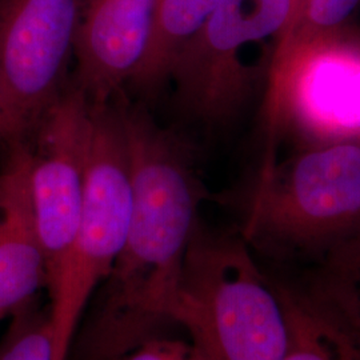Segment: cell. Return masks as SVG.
<instances>
[{"label":"cell","instance_id":"6da1fadb","mask_svg":"<svg viewBox=\"0 0 360 360\" xmlns=\"http://www.w3.org/2000/svg\"><path fill=\"white\" fill-rule=\"evenodd\" d=\"M239 235L193 229L172 307L206 360H283L287 311L274 279Z\"/></svg>","mask_w":360,"mask_h":360},{"label":"cell","instance_id":"7a4b0ae2","mask_svg":"<svg viewBox=\"0 0 360 360\" xmlns=\"http://www.w3.org/2000/svg\"><path fill=\"white\" fill-rule=\"evenodd\" d=\"M238 200L239 233L251 250L318 260L360 232V139L264 160Z\"/></svg>","mask_w":360,"mask_h":360},{"label":"cell","instance_id":"3957f363","mask_svg":"<svg viewBox=\"0 0 360 360\" xmlns=\"http://www.w3.org/2000/svg\"><path fill=\"white\" fill-rule=\"evenodd\" d=\"M129 153L131 217L114 271L135 287L179 279L203 187L190 144L142 107L117 102Z\"/></svg>","mask_w":360,"mask_h":360},{"label":"cell","instance_id":"277c9868","mask_svg":"<svg viewBox=\"0 0 360 360\" xmlns=\"http://www.w3.org/2000/svg\"><path fill=\"white\" fill-rule=\"evenodd\" d=\"M129 153L119 108L91 103L86 187L77 235L47 288L56 360H67L89 309L119 257L129 231Z\"/></svg>","mask_w":360,"mask_h":360},{"label":"cell","instance_id":"5b68a950","mask_svg":"<svg viewBox=\"0 0 360 360\" xmlns=\"http://www.w3.org/2000/svg\"><path fill=\"white\" fill-rule=\"evenodd\" d=\"M292 0H218L206 23L181 50L169 80L176 103L193 120L218 127L243 110L255 84V71L243 51L287 31Z\"/></svg>","mask_w":360,"mask_h":360},{"label":"cell","instance_id":"8992f818","mask_svg":"<svg viewBox=\"0 0 360 360\" xmlns=\"http://www.w3.org/2000/svg\"><path fill=\"white\" fill-rule=\"evenodd\" d=\"M264 123L269 153L285 127L309 146L360 139V34L346 27L271 60Z\"/></svg>","mask_w":360,"mask_h":360},{"label":"cell","instance_id":"52a82bcc","mask_svg":"<svg viewBox=\"0 0 360 360\" xmlns=\"http://www.w3.org/2000/svg\"><path fill=\"white\" fill-rule=\"evenodd\" d=\"M90 99L75 84L40 116L31 147V196L46 264V287L77 235L90 146Z\"/></svg>","mask_w":360,"mask_h":360},{"label":"cell","instance_id":"ba28073f","mask_svg":"<svg viewBox=\"0 0 360 360\" xmlns=\"http://www.w3.org/2000/svg\"><path fill=\"white\" fill-rule=\"evenodd\" d=\"M83 0H0V87L28 134L62 92Z\"/></svg>","mask_w":360,"mask_h":360},{"label":"cell","instance_id":"9c48e42d","mask_svg":"<svg viewBox=\"0 0 360 360\" xmlns=\"http://www.w3.org/2000/svg\"><path fill=\"white\" fill-rule=\"evenodd\" d=\"M156 0H83L74 55L75 86L91 103L111 102L146 51Z\"/></svg>","mask_w":360,"mask_h":360},{"label":"cell","instance_id":"30bf717a","mask_svg":"<svg viewBox=\"0 0 360 360\" xmlns=\"http://www.w3.org/2000/svg\"><path fill=\"white\" fill-rule=\"evenodd\" d=\"M31 146L10 143L0 166V316L31 304L46 285V264L32 206Z\"/></svg>","mask_w":360,"mask_h":360},{"label":"cell","instance_id":"8fae6325","mask_svg":"<svg viewBox=\"0 0 360 360\" xmlns=\"http://www.w3.org/2000/svg\"><path fill=\"white\" fill-rule=\"evenodd\" d=\"M292 285L360 360V232L319 257L309 275Z\"/></svg>","mask_w":360,"mask_h":360},{"label":"cell","instance_id":"7c38bea8","mask_svg":"<svg viewBox=\"0 0 360 360\" xmlns=\"http://www.w3.org/2000/svg\"><path fill=\"white\" fill-rule=\"evenodd\" d=\"M218 0H156L154 22L142 60L129 79L135 90L154 95L169 82L172 65L199 32Z\"/></svg>","mask_w":360,"mask_h":360},{"label":"cell","instance_id":"4fadbf2b","mask_svg":"<svg viewBox=\"0 0 360 360\" xmlns=\"http://www.w3.org/2000/svg\"><path fill=\"white\" fill-rule=\"evenodd\" d=\"M272 279L282 296L290 328L283 360H355L347 346L314 314L292 284Z\"/></svg>","mask_w":360,"mask_h":360},{"label":"cell","instance_id":"5bb4252c","mask_svg":"<svg viewBox=\"0 0 360 360\" xmlns=\"http://www.w3.org/2000/svg\"><path fill=\"white\" fill-rule=\"evenodd\" d=\"M359 4L360 0H304L295 25L275 46L271 60L294 47L345 30Z\"/></svg>","mask_w":360,"mask_h":360},{"label":"cell","instance_id":"9a60e30c","mask_svg":"<svg viewBox=\"0 0 360 360\" xmlns=\"http://www.w3.org/2000/svg\"><path fill=\"white\" fill-rule=\"evenodd\" d=\"M0 347V360H56L49 314L30 304L16 314Z\"/></svg>","mask_w":360,"mask_h":360},{"label":"cell","instance_id":"2e32d148","mask_svg":"<svg viewBox=\"0 0 360 360\" xmlns=\"http://www.w3.org/2000/svg\"><path fill=\"white\" fill-rule=\"evenodd\" d=\"M127 360H206L191 342L155 338L129 354Z\"/></svg>","mask_w":360,"mask_h":360},{"label":"cell","instance_id":"e0dca14e","mask_svg":"<svg viewBox=\"0 0 360 360\" xmlns=\"http://www.w3.org/2000/svg\"><path fill=\"white\" fill-rule=\"evenodd\" d=\"M28 129L15 111L7 95L0 87V142L10 143L26 139Z\"/></svg>","mask_w":360,"mask_h":360},{"label":"cell","instance_id":"ac0fdd59","mask_svg":"<svg viewBox=\"0 0 360 360\" xmlns=\"http://www.w3.org/2000/svg\"><path fill=\"white\" fill-rule=\"evenodd\" d=\"M303 3H304V0H292V15H291V20H290V25H288V28H287V31L284 32L283 37L279 39L276 43H275V46L278 44V43H281L282 40H283L288 34H290V31L292 30V27L296 23V20H297V18H299V13L302 11V7H303Z\"/></svg>","mask_w":360,"mask_h":360}]
</instances>
